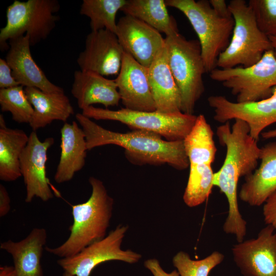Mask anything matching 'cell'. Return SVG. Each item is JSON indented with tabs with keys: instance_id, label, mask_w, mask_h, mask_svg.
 Instances as JSON below:
<instances>
[{
	"instance_id": "3957f363",
	"label": "cell",
	"mask_w": 276,
	"mask_h": 276,
	"mask_svg": "<svg viewBox=\"0 0 276 276\" xmlns=\"http://www.w3.org/2000/svg\"><path fill=\"white\" fill-rule=\"evenodd\" d=\"M88 181L92 190L90 197L85 202L71 205L73 223L69 228L68 238L58 247H45L50 254L60 258L72 257L106 236L113 199L101 180L91 176Z\"/></svg>"
},
{
	"instance_id": "ab89813d",
	"label": "cell",
	"mask_w": 276,
	"mask_h": 276,
	"mask_svg": "<svg viewBox=\"0 0 276 276\" xmlns=\"http://www.w3.org/2000/svg\"><path fill=\"white\" fill-rule=\"evenodd\" d=\"M62 276H73L72 274L69 273L68 272H67L66 271H64Z\"/></svg>"
},
{
	"instance_id": "d6986e66",
	"label": "cell",
	"mask_w": 276,
	"mask_h": 276,
	"mask_svg": "<svg viewBox=\"0 0 276 276\" xmlns=\"http://www.w3.org/2000/svg\"><path fill=\"white\" fill-rule=\"evenodd\" d=\"M71 94L82 110L97 103L107 108L118 106L121 100L114 80L90 71H75Z\"/></svg>"
},
{
	"instance_id": "e0dca14e",
	"label": "cell",
	"mask_w": 276,
	"mask_h": 276,
	"mask_svg": "<svg viewBox=\"0 0 276 276\" xmlns=\"http://www.w3.org/2000/svg\"><path fill=\"white\" fill-rule=\"evenodd\" d=\"M147 75L156 111L181 112V95L169 65L165 44L147 68Z\"/></svg>"
},
{
	"instance_id": "cb8c5ba5",
	"label": "cell",
	"mask_w": 276,
	"mask_h": 276,
	"mask_svg": "<svg viewBox=\"0 0 276 276\" xmlns=\"http://www.w3.org/2000/svg\"><path fill=\"white\" fill-rule=\"evenodd\" d=\"M167 7L164 0H127L121 11L169 37L179 33L176 22L169 14Z\"/></svg>"
},
{
	"instance_id": "4dcf8cb0",
	"label": "cell",
	"mask_w": 276,
	"mask_h": 276,
	"mask_svg": "<svg viewBox=\"0 0 276 276\" xmlns=\"http://www.w3.org/2000/svg\"><path fill=\"white\" fill-rule=\"evenodd\" d=\"M260 30L268 37L276 36V0H250Z\"/></svg>"
},
{
	"instance_id": "277c9868",
	"label": "cell",
	"mask_w": 276,
	"mask_h": 276,
	"mask_svg": "<svg viewBox=\"0 0 276 276\" xmlns=\"http://www.w3.org/2000/svg\"><path fill=\"white\" fill-rule=\"evenodd\" d=\"M165 3L181 11L189 20L199 39L206 73L217 68L218 58L231 40L235 25L233 16L218 15L209 1L166 0Z\"/></svg>"
},
{
	"instance_id": "e575fe53",
	"label": "cell",
	"mask_w": 276,
	"mask_h": 276,
	"mask_svg": "<svg viewBox=\"0 0 276 276\" xmlns=\"http://www.w3.org/2000/svg\"><path fill=\"white\" fill-rule=\"evenodd\" d=\"M10 198L6 188L2 184L0 185V217L7 215L10 209Z\"/></svg>"
},
{
	"instance_id": "5b68a950",
	"label": "cell",
	"mask_w": 276,
	"mask_h": 276,
	"mask_svg": "<svg viewBox=\"0 0 276 276\" xmlns=\"http://www.w3.org/2000/svg\"><path fill=\"white\" fill-rule=\"evenodd\" d=\"M235 25L229 43L219 55L217 66L230 68L250 66L272 50L268 37L259 28L254 12L244 0H232L228 4Z\"/></svg>"
},
{
	"instance_id": "4fadbf2b",
	"label": "cell",
	"mask_w": 276,
	"mask_h": 276,
	"mask_svg": "<svg viewBox=\"0 0 276 276\" xmlns=\"http://www.w3.org/2000/svg\"><path fill=\"white\" fill-rule=\"evenodd\" d=\"M124 53L115 33L106 29L91 31L77 62L82 71L103 76L116 75L120 72Z\"/></svg>"
},
{
	"instance_id": "8fae6325",
	"label": "cell",
	"mask_w": 276,
	"mask_h": 276,
	"mask_svg": "<svg viewBox=\"0 0 276 276\" xmlns=\"http://www.w3.org/2000/svg\"><path fill=\"white\" fill-rule=\"evenodd\" d=\"M267 225L256 238L234 245V260L244 276H276V233Z\"/></svg>"
},
{
	"instance_id": "6da1fadb",
	"label": "cell",
	"mask_w": 276,
	"mask_h": 276,
	"mask_svg": "<svg viewBox=\"0 0 276 276\" xmlns=\"http://www.w3.org/2000/svg\"><path fill=\"white\" fill-rule=\"evenodd\" d=\"M216 134L219 143L226 147V155L220 169L214 173L213 185L226 196L228 216L223 226L224 232L237 238L246 234V222L238 207L237 188L241 177H246L257 169L261 148L253 138L246 122L236 119L232 127L229 122L220 125Z\"/></svg>"
},
{
	"instance_id": "2e32d148",
	"label": "cell",
	"mask_w": 276,
	"mask_h": 276,
	"mask_svg": "<svg viewBox=\"0 0 276 276\" xmlns=\"http://www.w3.org/2000/svg\"><path fill=\"white\" fill-rule=\"evenodd\" d=\"M9 45L5 60L12 70L13 77L20 85L35 87L47 93L64 91L62 87L48 79L33 59L28 35L10 39Z\"/></svg>"
},
{
	"instance_id": "4316f807",
	"label": "cell",
	"mask_w": 276,
	"mask_h": 276,
	"mask_svg": "<svg viewBox=\"0 0 276 276\" xmlns=\"http://www.w3.org/2000/svg\"><path fill=\"white\" fill-rule=\"evenodd\" d=\"M126 3L127 0H83L80 13L89 18L91 31L106 29L116 33L117 13Z\"/></svg>"
},
{
	"instance_id": "d590c367",
	"label": "cell",
	"mask_w": 276,
	"mask_h": 276,
	"mask_svg": "<svg viewBox=\"0 0 276 276\" xmlns=\"http://www.w3.org/2000/svg\"><path fill=\"white\" fill-rule=\"evenodd\" d=\"M209 3L214 10L220 16L224 17H232L225 1L210 0Z\"/></svg>"
},
{
	"instance_id": "74e56055",
	"label": "cell",
	"mask_w": 276,
	"mask_h": 276,
	"mask_svg": "<svg viewBox=\"0 0 276 276\" xmlns=\"http://www.w3.org/2000/svg\"><path fill=\"white\" fill-rule=\"evenodd\" d=\"M261 135L265 139L276 137V129L263 132Z\"/></svg>"
},
{
	"instance_id": "484cf974",
	"label": "cell",
	"mask_w": 276,
	"mask_h": 276,
	"mask_svg": "<svg viewBox=\"0 0 276 276\" xmlns=\"http://www.w3.org/2000/svg\"><path fill=\"white\" fill-rule=\"evenodd\" d=\"M29 9L24 34L29 37L31 46L45 39L54 29L59 17L60 5L56 0H29Z\"/></svg>"
},
{
	"instance_id": "8d00e7d4",
	"label": "cell",
	"mask_w": 276,
	"mask_h": 276,
	"mask_svg": "<svg viewBox=\"0 0 276 276\" xmlns=\"http://www.w3.org/2000/svg\"><path fill=\"white\" fill-rule=\"evenodd\" d=\"M0 276H17L14 266L4 265L0 267Z\"/></svg>"
},
{
	"instance_id": "7402d4cb",
	"label": "cell",
	"mask_w": 276,
	"mask_h": 276,
	"mask_svg": "<svg viewBox=\"0 0 276 276\" xmlns=\"http://www.w3.org/2000/svg\"><path fill=\"white\" fill-rule=\"evenodd\" d=\"M34 112L29 123L33 131L43 128L55 120L65 122L74 110L64 92L47 93L35 87H25Z\"/></svg>"
},
{
	"instance_id": "8992f818",
	"label": "cell",
	"mask_w": 276,
	"mask_h": 276,
	"mask_svg": "<svg viewBox=\"0 0 276 276\" xmlns=\"http://www.w3.org/2000/svg\"><path fill=\"white\" fill-rule=\"evenodd\" d=\"M165 40L169 65L181 95V112L194 114L204 91L202 76L206 73L199 42L180 33Z\"/></svg>"
},
{
	"instance_id": "f1b7e54d",
	"label": "cell",
	"mask_w": 276,
	"mask_h": 276,
	"mask_svg": "<svg viewBox=\"0 0 276 276\" xmlns=\"http://www.w3.org/2000/svg\"><path fill=\"white\" fill-rule=\"evenodd\" d=\"M224 258L222 253L215 251L203 259L194 260L187 252L180 251L174 256L172 262L180 276H208Z\"/></svg>"
},
{
	"instance_id": "f35d334b",
	"label": "cell",
	"mask_w": 276,
	"mask_h": 276,
	"mask_svg": "<svg viewBox=\"0 0 276 276\" xmlns=\"http://www.w3.org/2000/svg\"><path fill=\"white\" fill-rule=\"evenodd\" d=\"M271 42L272 50L276 57V36H270L268 37Z\"/></svg>"
},
{
	"instance_id": "44dd1931",
	"label": "cell",
	"mask_w": 276,
	"mask_h": 276,
	"mask_svg": "<svg viewBox=\"0 0 276 276\" xmlns=\"http://www.w3.org/2000/svg\"><path fill=\"white\" fill-rule=\"evenodd\" d=\"M60 133L61 153L54 177L57 183L71 180L84 167L87 151L85 135L76 122H65Z\"/></svg>"
},
{
	"instance_id": "9a60e30c",
	"label": "cell",
	"mask_w": 276,
	"mask_h": 276,
	"mask_svg": "<svg viewBox=\"0 0 276 276\" xmlns=\"http://www.w3.org/2000/svg\"><path fill=\"white\" fill-rule=\"evenodd\" d=\"M114 81L125 108L144 111L156 110L147 68L125 52L120 72Z\"/></svg>"
},
{
	"instance_id": "d4e9b609",
	"label": "cell",
	"mask_w": 276,
	"mask_h": 276,
	"mask_svg": "<svg viewBox=\"0 0 276 276\" xmlns=\"http://www.w3.org/2000/svg\"><path fill=\"white\" fill-rule=\"evenodd\" d=\"M189 167L212 165L217 152L214 132L203 114L197 116L190 132L183 140Z\"/></svg>"
},
{
	"instance_id": "d6a6232c",
	"label": "cell",
	"mask_w": 276,
	"mask_h": 276,
	"mask_svg": "<svg viewBox=\"0 0 276 276\" xmlns=\"http://www.w3.org/2000/svg\"><path fill=\"white\" fill-rule=\"evenodd\" d=\"M263 213L265 222L272 225L276 231V191L264 203Z\"/></svg>"
},
{
	"instance_id": "ac0fdd59",
	"label": "cell",
	"mask_w": 276,
	"mask_h": 276,
	"mask_svg": "<svg viewBox=\"0 0 276 276\" xmlns=\"http://www.w3.org/2000/svg\"><path fill=\"white\" fill-rule=\"evenodd\" d=\"M261 164L245 177L239 193L240 199L251 206H260L276 191V142L261 148Z\"/></svg>"
},
{
	"instance_id": "ffe728a7",
	"label": "cell",
	"mask_w": 276,
	"mask_h": 276,
	"mask_svg": "<svg viewBox=\"0 0 276 276\" xmlns=\"http://www.w3.org/2000/svg\"><path fill=\"white\" fill-rule=\"evenodd\" d=\"M47 232L44 228H34L22 240L2 242L1 249L12 257L17 276H44L41 264Z\"/></svg>"
},
{
	"instance_id": "52a82bcc",
	"label": "cell",
	"mask_w": 276,
	"mask_h": 276,
	"mask_svg": "<svg viewBox=\"0 0 276 276\" xmlns=\"http://www.w3.org/2000/svg\"><path fill=\"white\" fill-rule=\"evenodd\" d=\"M82 113L89 119L118 121L134 130L149 131L168 141L183 140L193 127L197 116L182 112L164 113L122 108L117 110L90 106Z\"/></svg>"
},
{
	"instance_id": "1f68e13d",
	"label": "cell",
	"mask_w": 276,
	"mask_h": 276,
	"mask_svg": "<svg viewBox=\"0 0 276 276\" xmlns=\"http://www.w3.org/2000/svg\"><path fill=\"white\" fill-rule=\"evenodd\" d=\"M20 85L12 75V70L3 59H0V89Z\"/></svg>"
},
{
	"instance_id": "30bf717a",
	"label": "cell",
	"mask_w": 276,
	"mask_h": 276,
	"mask_svg": "<svg viewBox=\"0 0 276 276\" xmlns=\"http://www.w3.org/2000/svg\"><path fill=\"white\" fill-rule=\"evenodd\" d=\"M208 102L216 121L224 124L231 120H241L247 123L250 134L257 141L265 128L276 123V86L270 97L257 101L234 102L224 96L213 95Z\"/></svg>"
},
{
	"instance_id": "7c38bea8",
	"label": "cell",
	"mask_w": 276,
	"mask_h": 276,
	"mask_svg": "<svg viewBox=\"0 0 276 276\" xmlns=\"http://www.w3.org/2000/svg\"><path fill=\"white\" fill-rule=\"evenodd\" d=\"M54 143V139L51 137L41 141L35 131L29 135L28 142L20 158L21 174L26 189L25 201L27 203L31 202L35 197L43 201L54 197L46 172L48 151Z\"/></svg>"
},
{
	"instance_id": "ba28073f",
	"label": "cell",
	"mask_w": 276,
	"mask_h": 276,
	"mask_svg": "<svg viewBox=\"0 0 276 276\" xmlns=\"http://www.w3.org/2000/svg\"><path fill=\"white\" fill-rule=\"evenodd\" d=\"M210 78L221 82L236 97V102H254L271 96L276 86V57L273 50L265 52L261 59L246 67L216 68Z\"/></svg>"
},
{
	"instance_id": "7a4b0ae2",
	"label": "cell",
	"mask_w": 276,
	"mask_h": 276,
	"mask_svg": "<svg viewBox=\"0 0 276 276\" xmlns=\"http://www.w3.org/2000/svg\"><path fill=\"white\" fill-rule=\"evenodd\" d=\"M76 119L85 135L87 150L107 145L124 148L125 155L136 164H167L179 170L189 167L183 140L169 141L156 133L140 130L120 133L106 129L82 113Z\"/></svg>"
},
{
	"instance_id": "836d02e7",
	"label": "cell",
	"mask_w": 276,
	"mask_h": 276,
	"mask_svg": "<svg viewBox=\"0 0 276 276\" xmlns=\"http://www.w3.org/2000/svg\"><path fill=\"white\" fill-rule=\"evenodd\" d=\"M144 266L153 276H180L176 270L169 273L166 272L161 267L158 260L156 259L146 260L144 262Z\"/></svg>"
},
{
	"instance_id": "603a6c76",
	"label": "cell",
	"mask_w": 276,
	"mask_h": 276,
	"mask_svg": "<svg viewBox=\"0 0 276 276\" xmlns=\"http://www.w3.org/2000/svg\"><path fill=\"white\" fill-rule=\"evenodd\" d=\"M29 140L26 132L7 127L0 114V179L15 181L21 176L20 158Z\"/></svg>"
},
{
	"instance_id": "f546056e",
	"label": "cell",
	"mask_w": 276,
	"mask_h": 276,
	"mask_svg": "<svg viewBox=\"0 0 276 276\" xmlns=\"http://www.w3.org/2000/svg\"><path fill=\"white\" fill-rule=\"evenodd\" d=\"M29 9V0L26 2L15 0L7 7L6 25L0 31V47L2 50L8 48L7 40L24 35V28Z\"/></svg>"
},
{
	"instance_id": "5bb4252c",
	"label": "cell",
	"mask_w": 276,
	"mask_h": 276,
	"mask_svg": "<svg viewBox=\"0 0 276 276\" xmlns=\"http://www.w3.org/2000/svg\"><path fill=\"white\" fill-rule=\"evenodd\" d=\"M115 34L124 51L147 68L165 44L160 32L129 15L119 19Z\"/></svg>"
},
{
	"instance_id": "83f0119b",
	"label": "cell",
	"mask_w": 276,
	"mask_h": 276,
	"mask_svg": "<svg viewBox=\"0 0 276 276\" xmlns=\"http://www.w3.org/2000/svg\"><path fill=\"white\" fill-rule=\"evenodd\" d=\"M24 86L19 85L0 89V106L3 112L9 111L12 119L19 123H29L34 109Z\"/></svg>"
},
{
	"instance_id": "9c48e42d",
	"label": "cell",
	"mask_w": 276,
	"mask_h": 276,
	"mask_svg": "<svg viewBox=\"0 0 276 276\" xmlns=\"http://www.w3.org/2000/svg\"><path fill=\"white\" fill-rule=\"evenodd\" d=\"M127 229V226L120 224L103 239L94 242L72 257L60 258L57 263L64 271L73 276H89L96 266L107 261L137 263L142 258L141 254L121 248Z\"/></svg>"
}]
</instances>
